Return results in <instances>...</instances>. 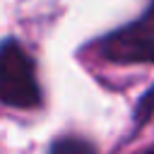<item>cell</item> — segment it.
Masks as SVG:
<instances>
[{
	"mask_svg": "<svg viewBox=\"0 0 154 154\" xmlns=\"http://www.w3.org/2000/svg\"><path fill=\"white\" fill-rule=\"evenodd\" d=\"M142 154H154V147H149V149H144Z\"/></svg>",
	"mask_w": 154,
	"mask_h": 154,
	"instance_id": "cell-4",
	"label": "cell"
},
{
	"mask_svg": "<svg viewBox=\"0 0 154 154\" xmlns=\"http://www.w3.org/2000/svg\"><path fill=\"white\" fill-rule=\"evenodd\" d=\"M99 53L118 65L154 63V0L135 22L111 31L99 43Z\"/></svg>",
	"mask_w": 154,
	"mask_h": 154,
	"instance_id": "cell-2",
	"label": "cell"
},
{
	"mask_svg": "<svg viewBox=\"0 0 154 154\" xmlns=\"http://www.w3.org/2000/svg\"><path fill=\"white\" fill-rule=\"evenodd\" d=\"M0 101L12 108H36L41 103L34 60L14 38L0 43Z\"/></svg>",
	"mask_w": 154,
	"mask_h": 154,
	"instance_id": "cell-1",
	"label": "cell"
},
{
	"mask_svg": "<svg viewBox=\"0 0 154 154\" xmlns=\"http://www.w3.org/2000/svg\"><path fill=\"white\" fill-rule=\"evenodd\" d=\"M48 154H96L94 144L82 137H60L51 144Z\"/></svg>",
	"mask_w": 154,
	"mask_h": 154,
	"instance_id": "cell-3",
	"label": "cell"
}]
</instances>
